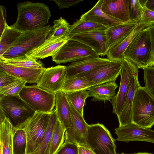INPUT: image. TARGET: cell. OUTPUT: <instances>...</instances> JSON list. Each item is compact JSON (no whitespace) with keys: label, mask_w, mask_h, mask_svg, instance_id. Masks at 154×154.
<instances>
[{"label":"cell","mask_w":154,"mask_h":154,"mask_svg":"<svg viewBox=\"0 0 154 154\" xmlns=\"http://www.w3.org/2000/svg\"><path fill=\"white\" fill-rule=\"evenodd\" d=\"M15 27L22 32L38 29L47 26L51 17L49 7L44 3L30 1L19 3Z\"/></svg>","instance_id":"6da1fadb"},{"label":"cell","mask_w":154,"mask_h":154,"mask_svg":"<svg viewBox=\"0 0 154 154\" xmlns=\"http://www.w3.org/2000/svg\"><path fill=\"white\" fill-rule=\"evenodd\" d=\"M51 28L50 25H48L42 28L23 32L0 58L10 59L26 56L46 40Z\"/></svg>","instance_id":"7a4b0ae2"},{"label":"cell","mask_w":154,"mask_h":154,"mask_svg":"<svg viewBox=\"0 0 154 154\" xmlns=\"http://www.w3.org/2000/svg\"><path fill=\"white\" fill-rule=\"evenodd\" d=\"M132 123L149 128L154 125V98L145 87L136 91L132 108Z\"/></svg>","instance_id":"3957f363"},{"label":"cell","mask_w":154,"mask_h":154,"mask_svg":"<svg viewBox=\"0 0 154 154\" xmlns=\"http://www.w3.org/2000/svg\"><path fill=\"white\" fill-rule=\"evenodd\" d=\"M0 109L15 128L24 123L35 112L19 95L0 98Z\"/></svg>","instance_id":"277c9868"},{"label":"cell","mask_w":154,"mask_h":154,"mask_svg":"<svg viewBox=\"0 0 154 154\" xmlns=\"http://www.w3.org/2000/svg\"><path fill=\"white\" fill-rule=\"evenodd\" d=\"M87 142L95 154H117L114 140L103 124L98 123L88 125Z\"/></svg>","instance_id":"5b68a950"},{"label":"cell","mask_w":154,"mask_h":154,"mask_svg":"<svg viewBox=\"0 0 154 154\" xmlns=\"http://www.w3.org/2000/svg\"><path fill=\"white\" fill-rule=\"evenodd\" d=\"M19 95L35 112L51 113L55 104V94L49 92L37 85L25 86Z\"/></svg>","instance_id":"8992f818"},{"label":"cell","mask_w":154,"mask_h":154,"mask_svg":"<svg viewBox=\"0 0 154 154\" xmlns=\"http://www.w3.org/2000/svg\"><path fill=\"white\" fill-rule=\"evenodd\" d=\"M150 48L148 32L145 28L131 42L124 53L125 58L130 61L138 69L148 67Z\"/></svg>","instance_id":"52a82bcc"},{"label":"cell","mask_w":154,"mask_h":154,"mask_svg":"<svg viewBox=\"0 0 154 154\" xmlns=\"http://www.w3.org/2000/svg\"><path fill=\"white\" fill-rule=\"evenodd\" d=\"M51 113L35 112L28 120L25 126L27 139L26 154L32 152L42 142L46 133Z\"/></svg>","instance_id":"ba28073f"},{"label":"cell","mask_w":154,"mask_h":154,"mask_svg":"<svg viewBox=\"0 0 154 154\" xmlns=\"http://www.w3.org/2000/svg\"><path fill=\"white\" fill-rule=\"evenodd\" d=\"M99 56L91 48L79 42L69 40L52 57L57 64L72 63Z\"/></svg>","instance_id":"9c48e42d"},{"label":"cell","mask_w":154,"mask_h":154,"mask_svg":"<svg viewBox=\"0 0 154 154\" xmlns=\"http://www.w3.org/2000/svg\"><path fill=\"white\" fill-rule=\"evenodd\" d=\"M66 77V66L58 65L45 68L36 85L44 90L55 94L62 91Z\"/></svg>","instance_id":"30bf717a"},{"label":"cell","mask_w":154,"mask_h":154,"mask_svg":"<svg viewBox=\"0 0 154 154\" xmlns=\"http://www.w3.org/2000/svg\"><path fill=\"white\" fill-rule=\"evenodd\" d=\"M122 62L119 88L117 94L111 100L113 108L112 112L117 116L121 112L124 104L131 76L135 69L138 68L126 59L125 58Z\"/></svg>","instance_id":"8fae6325"},{"label":"cell","mask_w":154,"mask_h":154,"mask_svg":"<svg viewBox=\"0 0 154 154\" xmlns=\"http://www.w3.org/2000/svg\"><path fill=\"white\" fill-rule=\"evenodd\" d=\"M122 65V61H112L89 72L79 75L85 77L93 86L115 82L120 75Z\"/></svg>","instance_id":"7c38bea8"},{"label":"cell","mask_w":154,"mask_h":154,"mask_svg":"<svg viewBox=\"0 0 154 154\" xmlns=\"http://www.w3.org/2000/svg\"><path fill=\"white\" fill-rule=\"evenodd\" d=\"M116 140L128 142L142 141L154 143V131L140 127L133 123L115 129Z\"/></svg>","instance_id":"4fadbf2b"},{"label":"cell","mask_w":154,"mask_h":154,"mask_svg":"<svg viewBox=\"0 0 154 154\" xmlns=\"http://www.w3.org/2000/svg\"><path fill=\"white\" fill-rule=\"evenodd\" d=\"M70 107L72 123L71 127L66 130L65 141L89 147L87 142V130L89 125L86 122L83 116L72 107L71 106Z\"/></svg>","instance_id":"5bb4252c"},{"label":"cell","mask_w":154,"mask_h":154,"mask_svg":"<svg viewBox=\"0 0 154 154\" xmlns=\"http://www.w3.org/2000/svg\"><path fill=\"white\" fill-rule=\"evenodd\" d=\"M106 30L93 31L70 35L69 40L81 42L91 48L99 56L106 55L108 49Z\"/></svg>","instance_id":"9a60e30c"},{"label":"cell","mask_w":154,"mask_h":154,"mask_svg":"<svg viewBox=\"0 0 154 154\" xmlns=\"http://www.w3.org/2000/svg\"><path fill=\"white\" fill-rule=\"evenodd\" d=\"M112 61L107 58H100L98 55L71 63L66 66L67 77L88 73Z\"/></svg>","instance_id":"2e32d148"},{"label":"cell","mask_w":154,"mask_h":154,"mask_svg":"<svg viewBox=\"0 0 154 154\" xmlns=\"http://www.w3.org/2000/svg\"><path fill=\"white\" fill-rule=\"evenodd\" d=\"M138 68H137L131 78L128 92L122 109L117 118L119 126L132 123V108L133 102L136 90L141 86L138 79Z\"/></svg>","instance_id":"e0dca14e"},{"label":"cell","mask_w":154,"mask_h":154,"mask_svg":"<svg viewBox=\"0 0 154 154\" xmlns=\"http://www.w3.org/2000/svg\"><path fill=\"white\" fill-rule=\"evenodd\" d=\"M102 11L123 23L131 21L130 0H102Z\"/></svg>","instance_id":"ac0fdd59"},{"label":"cell","mask_w":154,"mask_h":154,"mask_svg":"<svg viewBox=\"0 0 154 154\" xmlns=\"http://www.w3.org/2000/svg\"><path fill=\"white\" fill-rule=\"evenodd\" d=\"M44 69L18 66L8 64L0 60V69L26 83H36Z\"/></svg>","instance_id":"d6986e66"},{"label":"cell","mask_w":154,"mask_h":154,"mask_svg":"<svg viewBox=\"0 0 154 154\" xmlns=\"http://www.w3.org/2000/svg\"><path fill=\"white\" fill-rule=\"evenodd\" d=\"M0 154H13L12 140L14 127L0 109Z\"/></svg>","instance_id":"ffe728a7"},{"label":"cell","mask_w":154,"mask_h":154,"mask_svg":"<svg viewBox=\"0 0 154 154\" xmlns=\"http://www.w3.org/2000/svg\"><path fill=\"white\" fill-rule=\"evenodd\" d=\"M102 0H99L90 10L83 14L80 19L103 25L108 28L124 23L103 12L101 10Z\"/></svg>","instance_id":"44dd1931"},{"label":"cell","mask_w":154,"mask_h":154,"mask_svg":"<svg viewBox=\"0 0 154 154\" xmlns=\"http://www.w3.org/2000/svg\"><path fill=\"white\" fill-rule=\"evenodd\" d=\"M70 39L69 36L54 40H46L41 45L26 55L34 59H43L52 57Z\"/></svg>","instance_id":"7402d4cb"},{"label":"cell","mask_w":154,"mask_h":154,"mask_svg":"<svg viewBox=\"0 0 154 154\" xmlns=\"http://www.w3.org/2000/svg\"><path fill=\"white\" fill-rule=\"evenodd\" d=\"M139 23L131 21L108 28L105 31L108 49L128 36Z\"/></svg>","instance_id":"603a6c76"},{"label":"cell","mask_w":154,"mask_h":154,"mask_svg":"<svg viewBox=\"0 0 154 154\" xmlns=\"http://www.w3.org/2000/svg\"><path fill=\"white\" fill-rule=\"evenodd\" d=\"M145 28L139 23L128 36L109 49L106 54L107 58L112 61H122L125 59L124 53L131 42Z\"/></svg>","instance_id":"cb8c5ba5"},{"label":"cell","mask_w":154,"mask_h":154,"mask_svg":"<svg viewBox=\"0 0 154 154\" xmlns=\"http://www.w3.org/2000/svg\"><path fill=\"white\" fill-rule=\"evenodd\" d=\"M55 106L57 119L66 130L72 125L71 109L65 93L62 91L55 94Z\"/></svg>","instance_id":"d4e9b609"},{"label":"cell","mask_w":154,"mask_h":154,"mask_svg":"<svg viewBox=\"0 0 154 154\" xmlns=\"http://www.w3.org/2000/svg\"><path fill=\"white\" fill-rule=\"evenodd\" d=\"M117 87L115 82H111L92 86L87 90L89 97H93V101H111L116 95L115 90Z\"/></svg>","instance_id":"484cf974"},{"label":"cell","mask_w":154,"mask_h":154,"mask_svg":"<svg viewBox=\"0 0 154 154\" xmlns=\"http://www.w3.org/2000/svg\"><path fill=\"white\" fill-rule=\"evenodd\" d=\"M28 120L19 127L14 128L12 140L13 154H26L27 139L25 126Z\"/></svg>","instance_id":"4316f807"},{"label":"cell","mask_w":154,"mask_h":154,"mask_svg":"<svg viewBox=\"0 0 154 154\" xmlns=\"http://www.w3.org/2000/svg\"><path fill=\"white\" fill-rule=\"evenodd\" d=\"M23 32L17 28L14 24L7 25L0 37V57L15 43Z\"/></svg>","instance_id":"83f0119b"},{"label":"cell","mask_w":154,"mask_h":154,"mask_svg":"<svg viewBox=\"0 0 154 154\" xmlns=\"http://www.w3.org/2000/svg\"><path fill=\"white\" fill-rule=\"evenodd\" d=\"M57 118L55 109L51 112L45 136L41 143L29 154H49L52 134Z\"/></svg>","instance_id":"f1b7e54d"},{"label":"cell","mask_w":154,"mask_h":154,"mask_svg":"<svg viewBox=\"0 0 154 154\" xmlns=\"http://www.w3.org/2000/svg\"><path fill=\"white\" fill-rule=\"evenodd\" d=\"M93 86L85 77L77 75L66 77L62 91L65 93L87 90Z\"/></svg>","instance_id":"f546056e"},{"label":"cell","mask_w":154,"mask_h":154,"mask_svg":"<svg viewBox=\"0 0 154 154\" xmlns=\"http://www.w3.org/2000/svg\"><path fill=\"white\" fill-rule=\"evenodd\" d=\"M70 25L62 17L55 20L47 40H54L68 37L70 34Z\"/></svg>","instance_id":"4dcf8cb0"},{"label":"cell","mask_w":154,"mask_h":154,"mask_svg":"<svg viewBox=\"0 0 154 154\" xmlns=\"http://www.w3.org/2000/svg\"><path fill=\"white\" fill-rule=\"evenodd\" d=\"M71 106L83 116V108L86 99L89 97V91L86 90L65 93Z\"/></svg>","instance_id":"1f68e13d"},{"label":"cell","mask_w":154,"mask_h":154,"mask_svg":"<svg viewBox=\"0 0 154 154\" xmlns=\"http://www.w3.org/2000/svg\"><path fill=\"white\" fill-rule=\"evenodd\" d=\"M66 129L57 119L51 139L49 154H56L64 143Z\"/></svg>","instance_id":"d6a6232c"},{"label":"cell","mask_w":154,"mask_h":154,"mask_svg":"<svg viewBox=\"0 0 154 154\" xmlns=\"http://www.w3.org/2000/svg\"><path fill=\"white\" fill-rule=\"evenodd\" d=\"M108 28L101 24L79 19L70 26V34H76L97 30H106Z\"/></svg>","instance_id":"836d02e7"},{"label":"cell","mask_w":154,"mask_h":154,"mask_svg":"<svg viewBox=\"0 0 154 154\" xmlns=\"http://www.w3.org/2000/svg\"><path fill=\"white\" fill-rule=\"evenodd\" d=\"M37 59L27 56H21L10 59L0 58V60L16 66L36 69H44V64Z\"/></svg>","instance_id":"e575fe53"},{"label":"cell","mask_w":154,"mask_h":154,"mask_svg":"<svg viewBox=\"0 0 154 154\" xmlns=\"http://www.w3.org/2000/svg\"><path fill=\"white\" fill-rule=\"evenodd\" d=\"M26 82L20 79L10 84L0 88V98L4 96L19 95Z\"/></svg>","instance_id":"d590c367"},{"label":"cell","mask_w":154,"mask_h":154,"mask_svg":"<svg viewBox=\"0 0 154 154\" xmlns=\"http://www.w3.org/2000/svg\"><path fill=\"white\" fill-rule=\"evenodd\" d=\"M143 69L144 71L145 88L154 98V67H148Z\"/></svg>","instance_id":"8d00e7d4"},{"label":"cell","mask_w":154,"mask_h":154,"mask_svg":"<svg viewBox=\"0 0 154 154\" xmlns=\"http://www.w3.org/2000/svg\"><path fill=\"white\" fill-rule=\"evenodd\" d=\"M143 10V8L139 0H130V11L131 21L139 23Z\"/></svg>","instance_id":"74e56055"},{"label":"cell","mask_w":154,"mask_h":154,"mask_svg":"<svg viewBox=\"0 0 154 154\" xmlns=\"http://www.w3.org/2000/svg\"><path fill=\"white\" fill-rule=\"evenodd\" d=\"M56 154H79L77 144L65 141Z\"/></svg>","instance_id":"f35d334b"},{"label":"cell","mask_w":154,"mask_h":154,"mask_svg":"<svg viewBox=\"0 0 154 154\" xmlns=\"http://www.w3.org/2000/svg\"><path fill=\"white\" fill-rule=\"evenodd\" d=\"M142 16L140 23L145 28L154 25V11L143 8Z\"/></svg>","instance_id":"ab89813d"},{"label":"cell","mask_w":154,"mask_h":154,"mask_svg":"<svg viewBox=\"0 0 154 154\" xmlns=\"http://www.w3.org/2000/svg\"><path fill=\"white\" fill-rule=\"evenodd\" d=\"M19 79L6 72L0 69V88L6 86Z\"/></svg>","instance_id":"60d3db41"},{"label":"cell","mask_w":154,"mask_h":154,"mask_svg":"<svg viewBox=\"0 0 154 154\" xmlns=\"http://www.w3.org/2000/svg\"><path fill=\"white\" fill-rule=\"evenodd\" d=\"M148 29L151 43L150 55L148 67L153 66L154 61V25L146 28Z\"/></svg>","instance_id":"b9f144b4"},{"label":"cell","mask_w":154,"mask_h":154,"mask_svg":"<svg viewBox=\"0 0 154 154\" xmlns=\"http://www.w3.org/2000/svg\"><path fill=\"white\" fill-rule=\"evenodd\" d=\"M6 9L3 5L0 6V37L2 35L8 25L6 21Z\"/></svg>","instance_id":"7bdbcfd3"},{"label":"cell","mask_w":154,"mask_h":154,"mask_svg":"<svg viewBox=\"0 0 154 154\" xmlns=\"http://www.w3.org/2000/svg\"><path fill=\"white\" fill-rule=\"evenodd\" d=\"M58 6L60 9L69 8L75 5L82 0H53Z\"/></svg>","instance_id":"ee69618b"},{"label":"cell","mask_w":154,"mask_h":154,"mask_svg":"<svg viewBox=\"0 0 154 154\" xmlns=\"http://www.w3.org/2000/svg\"><path fill=\"white\" fill-rule=\"evenodd\" d=\"M79 146V154H95L89 147Z\"/></svg>","instance_id":"f6af8a7d"},{"label":"cell","mask_w":154,"mask_h":154,"mask_svg":"<svg viewBox=\"0 0 154 154\" xmlns=\"http://www.w3.org/2000/svg\"><path fill=\"white\" fill-rule=\"evenodd\" d=\"M145 8L150 11H154V0H147Z\"/></svg>","instance_id":"bcb514c9"},{"label":"cell","mask_w":154,"mask_h":154,"mask_svg":"<svg viewBox=\"0 0 154 154\" xmlns=\"http://www.w3.org/2000/svg\"><path fill=\"white\" fill-rule=\"evenodd\" d=\"M136 154H152L149 153L147 152H139L137 153H136Z\"/></svg>","instance_id":"7dc6e473"},{"label":"cell","mask_w":154,"mask_h":154,"mask_svg":"<svg viewBox=\"0 0 154 154\" xmlns=\"http://www.w3.org/2000/svg\"><path fill=\"white\" fill-rule=\"evenodd\" d=\"M121 154H125V153H121ZM136 154V153L135 154Z\"/></svg>","instance_id":"c3c4849f"},{"label":"cell","mask_w":154,"mask_h":154,"mask_svg":"<svg viewBox=\"0 0 154 154\" xmlns=\"http://www.w3.org/2000/svg\"></svg>","instance_id":"681fc988"}]
</instances>
